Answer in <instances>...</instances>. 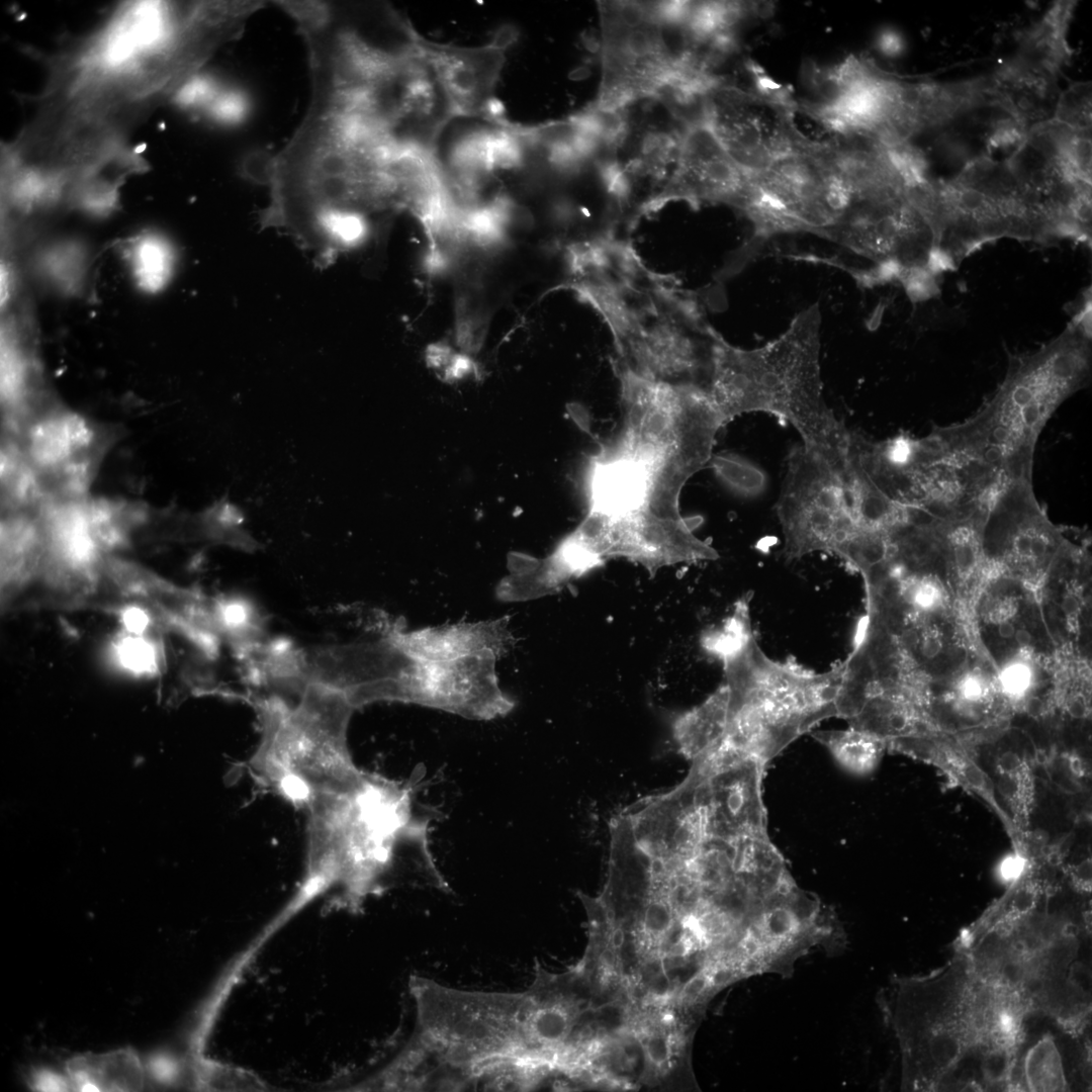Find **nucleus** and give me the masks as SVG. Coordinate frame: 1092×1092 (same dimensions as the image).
Segmentation results:
<instances>
[{
    "mask_svg": "<svg viewBox=\"0 0 1092 1092\" xmlns=\"http://www.w3.org/2000/svg\"><path fill=\"white\" fill-rule=\"evenodd\" d=\"M973 610L977 647L996 674L1008 663H1051L1059 650L1037 589L1012 576L989 572L978 588Z\"/></svg>",
    "mask_w": 1092,
    "mask_h": 1092,
    "instance_id": "nucleus-13",
    "label": "nucleus"
},
{
    "mask_svg": "<svg viewBox=\"0 0 1092 1092\" xmlns=\"http://www.w3.org/2000/svg\"><path fill=\"white\" fill-rule=\"evenodd\" d=\"M518 35V30L515 26L503 25L493 33L489 44L505 53L509 47L517 41Z\"/></svg>",
    "mask_w": 1092,
    "mask_h": 1092,
    "instance_id": "nucleus-35",
    "label": "nucleus"
},
{
    "mask_svg": "<svg viewBox=\"0 0 1092 1092\" xmlns=\"http://www.w3.org/2000/svg\"><path fill=\"white\" fill-rule=\"evenodd\" d=\"M128 257L133 279L143 290L157 292L166 285L173 255L165 240L154 235L139 237L130 243Z\"/></svg>",
    "mask_w": 1092,
    "mask_h": 1092,
    "instance_id": "nucleus-25",
    "label": "nucleus"
},
{
    "mask_svg": "<svg viewBox=\"0 0 1092 1092\" xmlns=\"http://www.w3.org/2000/svg\"><path fill=\"white\" fill-rule=\"evenodd\" d=\"M568 413L581 430L586 433L590 432L588 414L582 406L572 403L568 405Z\"/></svg>",
    "mask_w": 1092,
    "mask_h": 1092,
    "instance_id": "nucleus-39",
    "label": "nucleus"
},
{
    "mask_svg": "<svg viewBox=\"0 0 1092 1092\" xmlns=\"http://www.w3.org/2000/svg\"><path fill=\"white\" fill-rule=\"evenodd\" d=\"M776 511L788 561L815 552L838 556L856 527L841 474L803 445L788 456Z\"/></svg>",
    "mask_w": 1092,
    "mask_h": 1092,
    "instance_id": "nucleus-11",
    "label": "nucleus"
},
{
    "mask_svg": "<svg viewBox=\"0 0 1092 1092\" xmlns=\"http://www.w3.org/2000/svg\"><path fill=\"white\" fill-rule=\"evenodd\" d=\"M852 192L815 151L796 150L750 178L739 207L760 239L784 233L822 236L849 206Z\"/></svg>",
    "mask_w": 1092,
    "mask_h": 1092,
    "instance_id": "nucleus-10",
    "label": "nucleus"
},
{
    "mask_svg": "<svg viewBox=\"0 0 1092 1092\" xmlns=\"http://www.w3.org/2000/svg\"><path fill=\"white\" fill-rule=\"evenodd\" d=\"M119 657L124 665L134 671H149L155 664L152 646L141 640L128 638L119 646Z\"/></svg>",
    "mask_w": 1092,
    "mask_h": 1092,
    "instance_id": "nucleus-34",
    "label": "nucleus"
},
{
    "mask_svg": "<svg viewBox=\"0 0 1092 1092\" xmlns=\"http://www.w3.org/2000/svg\"><path fill=\"white\" fill-rule=\"evenodd\" d=\"M706 122L750 178L806 142L796 123V101L779 85L761 90L715 86L707 93Z\"/></svg>",
    "mask_w": 1092,
    "mask_h": 1092,
    "instance_id": "nucleus-12",
    "label": "nucleus"
},
{
    "mask_svg": "<svg viewBox=\"0 0 1092 1092\" xmlns=\"http://www.w3.org/2000/svg\"><path fill=\"white\" fill-rule=\"evenodd\" d=\"M11 287V276L5 265L1 267V304L6 305Z\"/></svg>",
    "mask_w": 1092,
    "mask_h": 1092,
    "instance_id": "nucleus-40",
    "label": "nucleus"
},
{
    "mask_svg": "<svg viewBox=\"0 0 1092 1092\" xmlns=\"http://www.w3.org/2000/svg\"><path fill=\"white\" fill-rule=\"evenodd\" d=\"M425 775L421 766L403 781L368 772L356 789L311 803L304 878L285 911L329 890L351 912L397 883L449 891L429 846L437 811L419 800Z\"/></svg>",
    "mask_w": 1092,
    "mask_h": 1092,
    "instance_id": "nucleus-2",
    "label": "nucleus"
},
{
    "mask_svg": "<svg viewBox=\"0 0 1092 1092\" xmlns=\"http://www.w3.org/2000/svg\"><path fill=\"white\" fill-rule=\"evenodd\" d=\"M207 107V114L214 120L232 124L247 116L249 102L244 93L231 89L218 91Z\"/></svg>",
    "mask_w": 1092,
    "mask_h": 1092,
    "instance_id": "nucleus-31",
    "label": "nucleus"
},
{
    "mask_svg": "<svg viewBox=\"0 0 1092 1092\" xmlns=\"http://www.w3.org/2000/svg\"><path fill=\"white\" fill-rule=\"evenodd\" d=\"M64 430L75 454L85 453L95 441V431L85 418L72 412L61 414Z\"/></svg>",
    "mask_w": 1092,
    "mask_h": 1092,
    "instance_id": "nucleus-32",
    "label": "nucleus"
},
{
    "mask_svg": "<svg viewBox=\"0 0 1092 1092\" xmlns=\"http://www.w3.org/2000/svg\"><path fill=\"white\" fill-rule=\"evenodd\" d=\"M709 463L717 479L739 496L756 497L767 487V475L762 468L740 455L713 454Z\"/></svg>",
    "mask_w": 1092,
    "mask_h": 1092,
    "instance_id": "nucleus-28",
    "label": "nucleus"
},
{
    "mask_svg": "<svg viewBox=\"0 0 1092 1092\" xmlns=\"http://www.w3.org/2000/svg\"><path fill=\"white\" fill-rule=\"evenodd\" d=\"M985 106L1006 112L1023 132L1053 117L1059 89L1057 76L1012 58L987 77H980Z\"/></svg>",
    "mask_w": 1092,
    "mask_h": 1092,
    "instance_id": "nucleus-19",
    "label": "nucleus"
},
{
    "mask_svg": "<svg viewBox=\"0 0 1092 1092\" xmlns=\"http://www.w3.org/2000/svg\"><path fill=\"white\" fill-rule=\"evenodd\" d=\"M26 369L19 352L6 338L2 341L1 388L5 403L13 405L23 395Z\"/></svg>",
    "mask_w": 1092,
    "mask_h": 1092,
    "instance_id": "nucleus-30",
    "label": "nucleus"
},
{
    "mask_svg": "<svg viewBox=\"0 0 1092 1092\" xmlns=\"http://www.w3.org/2000/svg\"><path fill=\"white\" fill-rule=\"evenodd\" d=\"M635 306L624 296L607 320L621 356L619 368L671 386L709 391L716 332L692 308Z\"/></svg>",
    "mask_w": 1092,
    "mask_h": 1092,
    "instance_id": "nucleus-9",
    "label": "nucleus"
},
{
    "mask_svg": "<svg viewBox=\"0 0 1092 1092\" xmlns=\"http://www.w3.org/2000/svg\"><path fill=\"white\" fill-rule=\"evenodd\" d=\"M415 42L433 69L455 117L495 120L502 109L493 96L505 62L504 53L489 43L477 48L439 44L414 33Z\"/></svg>",
    "mask_w": 1092,
    "mask_h": 1092,
    "instance_id": "nucleus-16",
    "label": "nucleus"
},
{
    "mask_svg": "<svg viewBox=\"0 0 1092 1092\" xmlns=\"http://www.w3.org/2000/svg\"><path fill=\"white\" fill-rule=\"evenodd\" d=\"M820 326L815 303L759 348H737L716 334L709 393L726 424L745 413L770 414L792 425L803 446L842 473L850 431L823 395Z\"/></svg>",
    "mask_w": 1092,
    "mask_h": 1092,
    "instance_id": "nucleus-3",
    "label": "nucleus"
},
{
    "mask_svg": "<svg viewBox=\"0 0 1092 1092\" xmlns=\"http://www.w3.org/2000/svg\"><path fill=\"white\" fill-rule=\"evenodd\" d=\"M750 177L732 160L707 122L685 127L676 166L668 183L645 207L671 199L692 205L703 202L739 207Z\"/></svg>",
    "mask_w": 1092,
    "mask_h": 1092,
    "instance_id": "nucleus-15",
    "label": "nucleus"
},
{
    "mask_svg": "<svg viewBox=\"0 0 1092 1092\" xmlns=\"http://www.w3.org/2000/svg\"><path fill=\"white\" fill-rule=\"evenodd\" d=\"M701 521L697 517H659L647 511L617 518L587 512L576 532L603 560L628 558L654 573L663 566L719 557L710 544L693 533Z\"/></svg>",
    "mask_w": 1092,
    "mask_h": 1092,
    "instance_id": "nucleus-14",
    "label": "nucleus"
},
{
    "mask_svg": "<svg viewBox=\"0 0 1092 1092\" xmlns=\"http://www.w3.org/2000/svg\"><path fill=\"white\" fill-rule=\"evenodd\" d=\"M584 488L588 512L617 518L651 512L656 479L644 462L603 443L587 462Z\"/></svg>",
    "mask_w": 1092,
    "mask_h": 1092,
    "instance_id": "nucleus-17",
    "label": "nucleus"
},
{
    "mask_svg": "<svg viewBox=\"0 0 1092 1092\" xmlns=\"http://www.w3.org/2000/svg\"><path fill=\"white\" fill-rule=\"evenodd\" d=\"M993 782L1026 855L1036 797L1035 774L1030 758L1012 749L1001 752L995 759Z\"/></svg>",
    "mask_w": 1092,
    "mask_h": 1092,
    "instance_id": "nucleus-21",
    "label": "nucleus"
},
{
    "mask_svg": "<svg viewBox=\"0 0 1092 1092\" xmlns=\"http://www.w3.org/2000/svg\"><path fill=\"white\" fill-rule=\"evenodd\" d=\"M292 705L278 696L256 699L261 737L248 760L252 776L301 809L321 797L359 787L368 772L349 750L348 725L355 710L332 688L306 682Z\"/></svg>",
    "mask_w": 1092,
    "mask_h": 1092,
    "instance_id": "nucleus-5",
    "label": "nucleus"
},
{
    "mask_svg": "<svg viewBox=\"0 0 1092 1092\" xmlns=\"http://www.w3.org/2000/svg\"><path fill=\"white\" fill-rule=\"evenodd\" d=\"M123 619H124V623H125L126 628L128 630L132 631V632H136V633L143 632V630L148 625L147 616L144 614V612H142L139 609L133 608V609L127 610L124 613Z\"/></svg>",
    "mask_w": 1092,
    "mask_h": 1092,
    "instance_id": "nucleus-38",
    "label": "nucleus"
},
{
    "mask_svg": "<svg viewBox=\"0 0 1092 1092\" xmlns=\"http://www.w3.org/2000/svg\"><path fill=\"white\" fill-rule=\"evenodd\" d=\"M728 719L729 695L723 684L674 720L672 734L679 752L693 761L716 748L726 737Z\"/></svg>",
    "mask_w": 1092,
    "mask_h": 1092,
    "instance_id": "nucleus-22",
    "label": "nucleus"
},
{
    "mask_svg": "<svg viewBox=\"0 0 1092 1092\" xmlns=\"http://www.w3.org/2000/svg\"><path fill=\"white\" fill-rule=\"evenodd\" d=\"M617 371L622 421L606 443L652 469L655 511L678 517L680 491L709 463L716 435L726 422L704 388L653 382L619 367Z\"/></svg>",
    "mask_w": 1092,
    "mask_h": 1092,
    "instance_id": "nucleus-6",
    "label": "nucleus"
},
{
    "mask_svg": "<svg viewBox=\"0 0 1092 1092\" xmlns=\"http://www.w3.org/2000/svg\"><path fill=\"white\" fill-rule=\"evenodd\" d=\"M810 734L829 751L841 768L857 777L874 772L887 749L881 738L853 727L815 730Z\"/></svg>",
    "mask_w": 1092,
    "mask_h": 1092,
    "instance_id": "nucleus-24",
    "label": "nucleus"
},
{
    "mask_svg": "<svg viewBox=\"0 0 1092 1092\" xmlns=\"http://www.w3.org/2000/svg\"><path fill=\"white\" fill-rule=\"evenodd\" d=\"M902 39L894 31H884L879 37L881 51L888 56H896L902 51Z\"/></svg>",
    "mask_w": 1092,
    "mask_h": 1092,
    "instance_id": "nucleus-37",
    "label": "nucleus"
},
{
    "mask_svg": "<svg viewBox=\"0 0 1092 1092\" xmlns=\"http://www.w3.org/2000/svg\"><path fill=\"white\" fill-rule=\"evenodd\" d=\"M28 458L36 468L57 472L74 452L63 427L61 415L33 423L27 432Z\"/></svg>",
    "mask_w": 1092,
    "mask_h": 1092,
    "instance_id": "nucleus-26",
    "label": "nucleus"
},
{
    "mask_svg": "<svg viewBox=\"0 0 1092 1092\" xmlns=\"http://www.w3.org/2000/svg\"><path fill=\"white\" fill-rule=\"evenodd\" d=\"M1023 1077L1029 1091L1067 1090L1061 1056L1053 1037L1045 1035L1028 1051Z\"/></svg>",
    "mask_w": 1092,
    "mask_h": 1092,
    "instance_id": "nucleus-27",
    "label": "nucleus"
},
{
    "mask_svg": "<svg viewBox=\"0 0 1092 1092\" xmlns=\"http://www.w3.org/2000/svg\"><path fill=\"white\" fill-rule=\"evenodd\" d=\"M944 272L1001 239L1043 244L1042 228L1006 160H970L948 180L928 178L920 192Z\"/></svg>",
    "mask_w": 1092,
    "mask_h": 1092,
    "instance_id": "nucleus-8",
    "label": "nucleus"
},
{
    "mask_svg": "<svg viewBox=\"0 0 1092 1092\" xmlns=\"http://www.w3.org/2000/svg\"><path fill=\"white\" fill-rule=\"evenodd\" d=\"M68 1072L86 1090L136 1091L144 1085L143 1066L130 1050L75 1057L68 1063Z\"/></svg>",
    "mask_w": 1092,
    "mask_h": 1092,
    "instance_id": "nucleus-23",
    "label": "nucleus"
},
{
    "mask_svg": "<svg viewBox=\"0 0 1092 1092\" xmlns=\"http://www.w3.org/2000/svg\"><path fill=\"white\" fill-rule=\"evenodd\" d=\"M1074 884L1085 891H1090L1091 883V860L1086 859L1078 866L1073 867L1069 873Z\"/></svg>",
    "mask_w": 1092,
    "mask_h": 1092,
    "instance_id": "nucleus-36",
    "label": "nucleus"
},
{
    "mask_svg": "<svg viewBox=\"0 0 1092 1092\" xmlns=\"http://www.w3.org/2000/svg\"><path fill=\"white\" fill-rule=\"evenodd\" d=\"M277 171V159L264 150L249 153L242 162V172L257 183H273Z\"/></svg>",
    "mask_w": 1092,
    "mask_h": 1092,
    "instance_id": "nucleus-33",
    "label": "nucleus"
},
{
    "mask_svg": "<svg viewBox=\"0 0 1092 1092\" xmlns=\"http://www.w3.org/2000/svg\"><path fill=\"white\" fill-rule=\"evenodd\" d=\"M235 35L220 2H126L54 62L26 133L52 158L101 155L128 120L175 96Z\"/></svg>",
    "mask_w": 1092,
    "mask_h": 1092,
    "instance_id": "nucleus-1",
    "label": "nucleus"
},
{
    "mask_svg": "<svg viewBox=\"0 0 1092 1092\" xmlns=\"http://www.w3.org/2000/svg\"><path fill=\"white\" fill-rule=\"evenodd\" d=\"M1052 118L1074 130L1091 131V83L1075 82L1060 93Z\"/></svg>",
    "mask_w": 1092,
    "mask_h": 1092,
    "instance_id": "nucleus-29",
    "label": "nucleus"
},
{
    "mask_svg": "<svg viewBox=\"0 0 1092 1092\" xmlns=\"http://www.w3.org/2000/svg\"><path fill=\"white\" fill-rule=\"evenodd\" d=\"M589 73L590 72H589L588 68L580 67V68H577V69L573 70L569 74V78L572 79V80H582V79L586 78L589 75Z\"/></svg>",
    "mask_w": 1092,
    "mask_h": 1092,
    "instance_id": "nucleus-41",
    "label": "nucleus"
},
{
    "mask_svg": "<svg viewBox=\"0 0 1092 1092\" xmlns=\"http://www.w3.org/2000/svg\"><path fill=\"white\" fill-rule=\"evenodd\" d=\"M892 751L937 768L954 785L984 802L1003 825L1015 854L1024 855L1025 848L999 801L993 779L978 761L973 745L952 735L932 733L904 741Z\"/></svg>",
    "mask_w": 1092,
    "mask_h": 1092,
    "instance_id": "nucleus-18",
    "label": "nucleus"
},
{
    "mask_svg": "<svg viewBox=\"0 0 1092 1092\" xmlns=\"http://www.w3.org/2000/svg\"><path fill=\"white\" fill-rule=\"evenodd\" d=\"M1091 290L1066 328L1037 350L1010 356L1004 379L968 419L986 442L1033 456L1044 425L1091 373Z\"/></svg>",
    "mask_w": 1092,
    "mask_h": 1092,
    "instance_id": "nucleus-7",
    "label": "nucleus"
},
{
    "mask_svg": "<svg viewBox=\"0 0 1092 1092\" xmlns=\"http://www.w3.org/2000/svg\"><path fill=\"white\" fill-rule=\"evenodd\" d=\"M729 695L726 740L769 762L822 720L836 717L841 661L814 672L795 660L778 661L759 646L749 616L738 617L713 639Z\"/></svg>",
    "mask_w": 1092,
    "mask_h": 1092,
    "instance_id": "nucleus-4",
    "label": "nucleus"
},
{
    "mask_svg": "<svg viewBox=\"0 0 1092 1092\" xmlns=\"http://www.w3.org/2000/svg\"><path fill=\"white\" fill-rule=\"evenodd\" d=\"M1076 2L1058 1L1019 37L1014 57L1058 77L1067 66L1073 51L1067 32Z\"/></svg>",
    "mask_w": 1092,
    "mask_h": 1092,
    "instance_id": "nucleus-20",
    "label": "nucleus"
}]
</instances>
